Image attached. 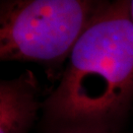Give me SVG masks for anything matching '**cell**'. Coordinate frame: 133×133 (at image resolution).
Returning <instances> with one entry per match:
<instances>
[{
  "instance_id": "277c9868",
  "label": "cell",
  "mask_w": 133,
  "mask_h": 133,
  "mask_svg": "<svg viewBox=\"0 0 133 133\" xmlns=\"http://www.w3.org/2000/svg\"><path fill=\"white\" fill-rule=\"evenodd\" d=\"M43 133H123L119 131H86V130H57V131H44Z\"/></svg>"
},
{
  "instance_id": "7a4b0ae2",
  "label": "cell",
  "mask_w": 133,
  "mask_h": 133,
  "mask_svg": "<svg viewBox=\"0 0 133 133\" xmlns=\"http://www.w3.org/2000/svg\"><path fill=\"white\" fill-rule=\"evenodd\" d=\"M105 1L9 0L0 6V58L58 65Z\"/></svg>"
},
{
  "instance_id": "3957f363",
  "label": "cell",
  "mask_w": 133,
  "mask_h": 133,
  "mask_svg": "<svg viewBox=\"0 0 133 133\" xmlns=\"http://www.w3.org/2000/svg\"><path fill=\"white\" fill-rule=\"evenodd\" d=\"M43 109L32 70L0 82V133H30Z\"/></svg>"
},
{
  "instance_id": "6da1fadb",
  "label": "cell",
  "mask_w": 133,
  "mask_h": 133,
  "mask_svg": "<svg viewBox=\"0 0 133 133\" xmlns=\"http://www.w3.org/2000/svg\"><path fill=\"white\" fill-rule=\"evenodd\" d=\"M133 107L129 1L107 2L81 35L43 101L44 131H119Z\"/></svg>"
},
{
  "instance_id": "5b68a950",
  "label": "cell",
  "mask_w": 133,
  "mask_h": 133,
  "mask_svg": "<svg viewBox=\"0 0 133 133\" xmlns=\"http://www.w3.org/2000/svg\"><path fill=\"white\" fill-rule=\"evenodd\" d=\"M129 12H130V17L133 23V0L129 1Z\"/></svg>"
}]
</instances>
